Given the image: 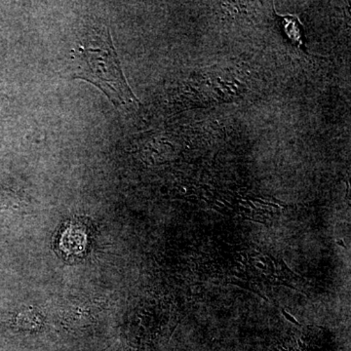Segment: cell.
I'll use <instances>...</instances> for the list:
<instances>
[{
    "mask_svg": "<svg viewBox=\"0 0 351 351\" xmlns=\"http://www.w3.org/2000/svg\"><path fill=\"white\" fill-rule=\"evenodd\" d=\"M73 78L92 83L117 107L140 105L126 82L107 27H94L86 32L73 52Z\"/></svg>",
    "mask_w": 351,
    "mask_h": 351,
    "instance_id": "obj_1",
    "label": "cell"
},
{
    "mask_svg": "<svg viewBox=\"0 0 351 351\" xmlns=\"http://www.w3.org/2000/svg\"><path fill=\"white\" fill-rule=\"evenodd\" d=\"M282 314L284 316H285L286 319L290 321V322L294 323L295 325H299V322H298L297 320L295 319L294 317H293L292 315H290L288 313H286L285 311H282Z\"/></svg>",
    "mask_w": 351,
    "mask_h": 351,
    "instance_id": "obj_2",
    "label": "cell"
},
{
    "mask_svg": "<svg viewBox=\"0 0 351 351\" xmlns=\"http://www.w3.org/2000/svg\"><path fill=\"white\" fill-rule=\"evenodd\" d=\"M256 265H257V267H258V269H262L263 270H265L267 269V265H261V263H256Z\"/></svg>",
    "mask_w": 351,
    "mask_h": 351,
    "instance_id": "obj_3",
    "label": "cell"
},
{
    "mask_svg": "<svg viewBox=\"0 0 351 351\" xmlns=\"http://www.w3.org/2000/svg\"><path fill=\"white\" fill-rule=\"evenodd\" d=\"M265 261H267V263H269V265H270V267H271V269H272V270H274V263H272L271 262H270L269 258H267V260H265Z\"/></svg>",
    "mask_w": 351,
    "mask_h": 351,
    "instance_id": "obj_4",
    "label": "cell"
},
{
    "mask_svg": "<svg viewBox=\"0 0 351 351\" xmlns=\"http://www.w3.org/2000/svg\"><path fill=\"white\" fill-rule=\"evenodd\" d=\"M255 261H261V262H263V263H265H265H267V261H265V258H256Z\"/></svg>",
    "mask_w": 351,
    "mask_h": 351,
    "instance_id": "obj_5",
    "label": "cell"
},
{
    "mask_svg": "<svg viewBox=\"0 0 351 351\" xmlns=\"http://www.w3.org/2000/svg\"><path fill=\"white\" fill-rule=\"evenodd\" d=\"M337 244L341 245V246H343V247H346V245H345V243H343V240H339V241L337 242Z\"/></svg>",
    "mask_w": 351,
    "mask_h": 351,
    "instance_id": "obj_6",
    "label": "cell"
}]
</instances>
